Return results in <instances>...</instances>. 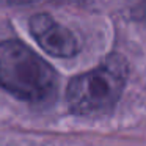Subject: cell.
I'll use <instances>...</instances> for the list:
<instances>
[{
    "instance_id": "cell-1",
    "label": "cell",
    "mask_w": 146,
    "mask_h": 146,
    "mask_svg": "<svg viewBox=\"0 0 146 146\" xmlns=\"http://www.w3.org/2000/svg\"><path fill=\"white\" fill-rule=\"evenodd\" d=\"M0 88L29 104H47L58 91L55 69L21 41L0 42Z\"/></svg>"
},
{
    "instance_id": "cell-2",
    "label": "cell",
    "mask_w": 146,
    "mask_h": 146,
    "mask_svg": "<svg viewBox=\"0 0 146 146\" xmlns=\"http://www.w3.org/2000/svg\"><path fill=\"white\" fill-rule=\"evenodd\" d=\"M129 79L127 61L110 54L98 68L76 76L66 88L68 108L77 116L105 115L116 105Z\"/></svg>"
},
{
    "instance_id": "cell-3",
    "label": "cell",
    "mask_w": 146,
    "mask_h": 146,
    "mask_svg": "<svg viewBox=\"0 0 146 146\" xmlns=\"http://www.w3.org/2000/svg\"><path fill=\"white\" fill-rule=\"evenodd\" d=\"M29 29L35 41L47 54L58 58L76 57L80 50L76 35L61 25L47 13H38L30 17Z\"/></svg>"
},
{
    "instance_id": "cell-4",
    "label": "cell",
    "mask_w": 146,
    "mask_h": 146,
    "mask_svg": "<svg viewBox=\"0 0 146 146\" xmlns=\"http://www.w3.org/2000/svg\"><path fill=\"white\" fill-rule=\"evenodd\" d=\"M7 2L11 5H32V3L39 2V0H7Z\"/></svg>"
}]
</instances>
